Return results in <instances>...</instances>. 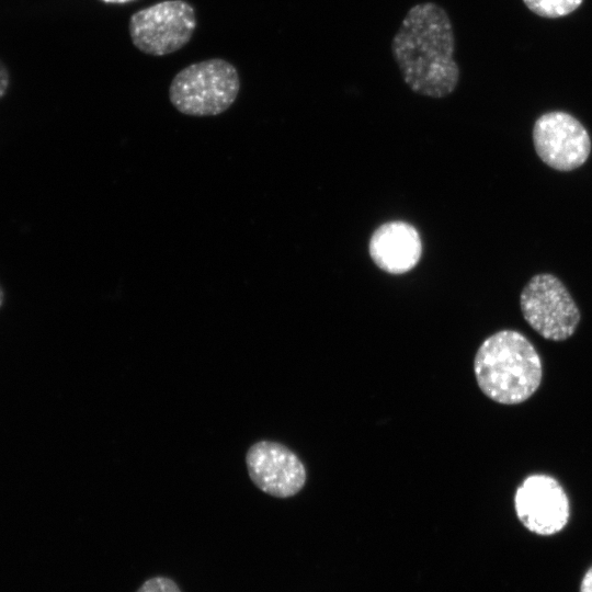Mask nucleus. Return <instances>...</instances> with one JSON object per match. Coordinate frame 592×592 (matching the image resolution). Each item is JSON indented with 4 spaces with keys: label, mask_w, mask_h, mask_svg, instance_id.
Segmentation results:
<instances>
[{
    "label": "nucleus",
    "mask_w": 592,
    "mask_h": 592,
    "mask_svg": "<svg viewBox=\"0 0 592 592\" xmlns=\"http://www.w3.org/2000/svg\"><path fill=\"white\" fill-rule=\"evenodd\" d=\"M100 1L104 3L124 4V3L133 2L135 0H100Z\"/></svg>",
    "instance_id": "obj_14"
},
{
    "label": "nucleus",
    "mask_w": 592,
    "mask_h": 592,
    "mask_svg": "<svg viewBox=\"0 0 592 592\" xmlns=\"http://www.w3.org/2000/svg\"><path fill=\"white\" fill-rule=\"evenodd\" d=\"M194 8L184 0H163L132 14L128 31L144 54L161 57L180 50L196 29Z\"/></svg>",
    "instance_id": "obj_4"
},
{
    "label": "nucleus",
    "mask_w": 592,
    "mask_h": 592,
    "mask_svg": "<svg viewBox=\"0 0 592 592\" xmlns=\"http://www.w3.org/2000/svg\"><path fill=\"white\" fill-rule=\"evenodd\" d=\"M369 254L375 264L391 274L413 269L422 252L417 229L405 221H389L379 226L371 237Z\"/></svg>",
    "instance_id": "obj_9"
},
{
    "label": "nucleus",
    "mask_w": 592,
    "mask_h": 592,
    "mask_svg": "<svg viewBox=\"0 0 592 592\" xmlns=\"http://www.w3.org/2000/svg\"><path fill=\"white\" fill-rule=\"evenodd\" d=\"M534 13L545 18H560L574 11L583 0H523Z\"/></svg>",
    "instance_id": "obj_10"
},
{
    "label": "nucleus",
    "mask_w": 592,
    "mask_h": 592,
    "mask_svg": "<svg viewBox=\"0 0 592 592\" xmlns=\"http://www.w3.org/2000/svg\"><path fill=\"white\" fill-rule=\"evenodd\" d=\"M10 72L3 61L0 59V100L4 98L10 87Z\"/></svg>",
    "instance_id": "obj_12"
},
{
    "label": "nucleus",
    "mask_w": 592,
    "mask_h": 592,
    "mask_svg": "<svg viewBox=\"0 0 592 592\" xmlns=\"http://www.w3.org/2000/svg\"><path fill=\"white\" fill-rule=\"evenodd\" d=\"M580 592H592V567L588 570L583 577Z\"/></svg>",
    "instance_id": "obj_13"
},
{
    "label": "nucleus",
    "mask_w": 592,
    "mask_h": 592,
    "mask_svg": "<svg viewBox=\"0 0 592 592\" xmlns=\"http://www.w3.org/2000/svg\"><path fill=\"white\" fill-rule=\"evenodd\" d=\"M240 91L236 67L223 58H209L181 69L169 87L171 104L189 116H216L226 112Z\"/></svg>",
    "instance_id": "obj_3"
},
{
    "label": "nucleus",
    "mask_w": 592,
    "mask_h": 592,
    "mask_svg": "<svg viewBox=\"0 0 592 592\" xmlns=\"http://www.w3.org/2000/svg\"><path fill=\"white\" fill-rule=\"evenodd\" d=\"M136 592H182L174 580L163 576L147 579Z\"/></svg>",
    "instance_id": "obj_11"
},
{
    "label": "nucleus",
    "mask_w": 592,
    "mask_h": 592,
    "mask_svg": "<svg viewBox=\"0 0 592 592\" xmlns=\"http://www.w3.org/2000/svg\"><path fill=\"white\" fill-rule=\"evenodd\" d=\"M520 306L525 321L540 337L563 341L576 332L580 310L562 282L550 273L534 275L523 287Z\"/></svg>",
    "instance_id": "obj_5"
},
{
    "label": "nucleus",
    "mask_w": 592,
    "mask_h": 592,
    "mask_svg": "<svg viewBox=\"0 0 592 592\" xmlns=\"http://www.w3.org/2000/svg\"><path fill=\"white\" fill-rule=\"evenodd\" d=\"M480 390L502 405H517L539 388L543 366L531 341L515 330H501L488 337L474 358Z\"/></svg>",
    "instance_id": "obj_2"
},
{
    "label": "nucleus",
    "mask_w": 592,
    "mask_h": 592,
    "mask_svg": "<svg viewBox=\"0 0 592 592\" xmlns=\"http://www.w3.org/2000/svg\"><path fill=\"white\" fill-rule=\"evenodd\" d=\"M533 145L539 159L558 171L581 167L591 152V138L585 127L561 111L540 115L533 127Z\"/></svg>",
    "instance_id": "obj_6"
},
{
    "label": "nucleus",
    "mask_w": 592,
    "mask_h": 592,
    "mask_svg": "<svg viewBox=\"0 0 592 592\" xmlns=\"http://www.w3.org/2000/svg\"><path fill=\"white\" fill-rule=\"evenodd\" d=\"M391 55L405 83L414 93L445 98L458 84L454 59L455 36L441 5L428 1L411 7L390 43Z\"/></svg>",
    "instance_id": "obj_1"
},
{
    "label": "nucleus",
    "mask_w": 592,
    "mask_h": 592,
    "mask_svg": "<svg viewBox=\"0 0 592 592\" xmlns=\"http://www.w3.org/2000/svg\"><path fill=\"white\" fill-rule=\"evenodd\" d=\"M3 303H4V291L0 284V308L2 307Z\"/></svg>",
    "instance_id": "obj_15"
},
{
    "label": "nucleus",
    "mask_w": 592,
    "mask_h": 592,
    "mask_svg": "<svg viewBox=\"0 0 592 592\" xmlns=\"http://www.w3.org/2000/svg\"><path fill=\"white\" fill-rule=\"evenodd\" d=\"M520 522L538 535H553L568 523L570 505L562 486L544 474L527 476L514 494Z\"/></svg>",
    "instance_id": "obj_7"
},
{
    "label": "nucleus",
    "mask_w": 592,
    "mask_h": 592,
    "mask_svg": "<svg viewBox=\"0 0 592 592\" xmlns=\"http://www.w3.org/2000/svg\"><path fill=\"white\" fill-rule=\"evenodd\" d=\"M246 464L252 482L272 497L289 498L305 486L304 464L294 452L281 443H254L247 452Z\"/></svg>",
    "instance_id": "obj_8"
}]
</instances>
